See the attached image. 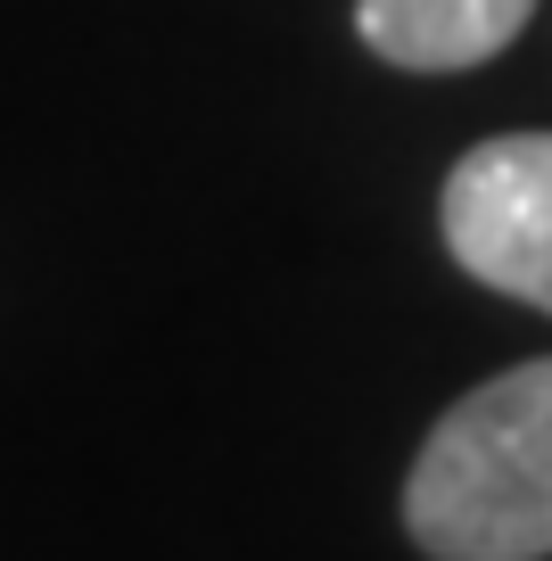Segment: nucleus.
I'll use <instances>...</instances> for the list:
<instances>
[{
  "instance_id": "nucleus-1",
  "label": "nucleus",
  "mask_w": 552,
  "mask_h": 561,
  "mask_svg": "<svg viewBox=\"0 0 552 561\" xmlns=\"http://www.w3.org/2000/svg\"><path fill=\"white\" fill-rule=\"evenodd\" d=\"M404 537L429 561H552V355L437 413L404 471Z\"/></svg>"
},
{
  "instance_id": "nucleus-2",
  "label": "nucleus",
  "mask_w": 552,
  "mask_h": 561,
  "mask_svg": "<svg viewBox=\"0 0 552 561\" xmlns=\"http://www.w3.org/2000/svg\"><path fill=\"white\" fill-rule=\"evenodd\" d=\"M437 231L470 280L552 314V133H495L462 149L437 191Z\"/></svg>"
},
{
  "instance_id": "nucleus-3",
  "label": "nucleus",
  "mask_w": 552,
  "mask_h": 561,
  "mask_svg": "<svg viewBox=\"0 0 552 561\" xmlns=\"http://www.w3.org/2000/svg\"><path fill=\"white\" fill-rule=\"evenodd\" d=\"M536 0H355V34L404 75H462L528 34Z\"/></svg>"
}]
</instances>
